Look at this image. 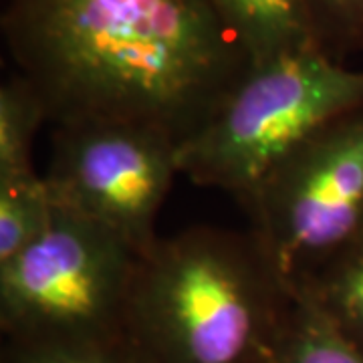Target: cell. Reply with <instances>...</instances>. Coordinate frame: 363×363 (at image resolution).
<instances>
[{
  "instance_id": "6da1fadb",
  "label": "cell",
  "mask_w": 363,
  "mask_h": 363,
  "mask_svg": "<svg viewBox=\"0 0 363 363\" xmlns=\"http://www.w3.org/2000/svg\"><path fill=\"white\" fill-rule=\"evenodd\" d=\"M0 28L55 128L123 121L184 143L250 65L210 0H2Z\"/></svg>"
},
{
  "instance_id": "7a4b0ae2",
  "label": "cell",
  "mask_w": 363,
  "mask_h": 363,
  "mask_svg": "<svg viewBox=\"0 0 363 363\" xmlns=\"http://www.w3.org/2000/svg\"><path fill=\"white\" fill-rule=\"evenodd\" d=\"M293 297L250 230L194 226L140 257L125 335L143 363H264Z\"/></svg>"
},
{
  "instance_id": "3957f363",
  "label": "cell",
  "mask_w": 363,
  "mask_h": 363,
  "mask_svg": "<svg viewBox=\"0 0 363 363\" xmlns=\"http://www.w3.org/2000/svg\"><path fill=\"white\" fill-rule=\"evenodd\" d=\"M363 105V69L317 43L250 63L208 121L178 147L180 174L242 206L301 143Z\"/></svg>"
},
{
  "instance_id": "277c9868",
  "label": "cell",
  "mask_w": 363,
  "mask_h": 363,
  "mask_svg": "<svg viewBox=\"0 0 363 363\" xmlns=\"http://www.w3.org/2000/svg\"><path fill=\"white\" fill-rule=\"evenodd\" d=\"M250 233L293 291L363 242V105L271 169L242 204Z\"/></svg>"
},
{
  "instance_id": "5b68a950",
  "label": "cell",
  "mask_w": 363,
  "mask_h": 363,
  "mask_svg": "<svg viewBox=\"0 0 363 363\" xmlns=\"http://www.w3.org/2000/svg\"><path fill=\"white\" fill-rule=\"evenodd\" d=\"M138 262L113 234L55 204L47 230L0 264L2 339L125 335Z\"/></svg>"
},
{
  "instance_id": "8992f818",
  "label": "cell",
  "mask_w": 363,
  "mask_h": 363,
  "mask_svg": "<svg viewBox=\"0 0 363 363\" xmlns=\"http://www.w3.org/2000/svg\"><path fill=\"white\" fill-rule=\"evenodd\" d=\"M178 147L164 131L93 121L57 125L45 182L57 206L113 234L138 257L157 242V216L180 174Z\"/></svg>"
},
{
  "instance_id": "52a82bcc",
  "label": "cell",
  "mask_w": 363,
  "mask_h": 363,
  "mask_svg": "<svg viewBox=\"0 0 363 363\" xmlns=\"http://www.w3.org/2000/svg\"><path fill=\"white\" fill-rule=\"evenodd\" d=\"M250 63L315 43L303 0H210Z\"/></svg>"
},
{
  "instance_id": "ba28073f",
  "label": "cell",
  "mask_w": 363,
  "mask_h": 363,
  "mask_svg": "<svg viewBox=\"0 0 363 363\" xmlns=\"http://www.w3.org/2000/svg\"><path fill=\"white\" fill-rule=\"evenodd\" d=\"M264 363H363V350L305 291L295 289L283 333Z\"/></svg>"
},
{
  "instance_id": "9c48e42d",
  "label": "cell",
  "mask_w": 363,
  "mask_h": 363,
  "mask_svg": "<svg viewBox=\"0 0 363 363\" xmlns=\"http://www.w3.org/2000/svg\"><path fill=\"white\" fill-rule=\"evenodd\" d=\"M49 121L39 95L13 73L0 85V184L30 180L35 169L33 147L40 125Z\"/></svg>"
},
{
  "instance_id": "30bf717a",
  "label": "cell",
  "mask_w": 363,
  "mask_h": 363,
  "mask_svg": "<svg viewBox=\"0 0 363 363\" xmlns=\"http://www.w3.org/2000/svg\"><path fill=\"white\" fill-rule=\"evenodd\" d=\"M347 337L363 350V242L327 262L303 285Z\"/></svg>"
},
{
  "instance_id": "8fae6325",
  "label": "cell",
  "mask_w": 363,
  "mask_h": 363,
  "mask_svg": "<svg viewBox=\"0 0 363 363\" xmlns=\"http://www.w3.org/2000/svg\"><path fill=\"white\" fill-rule=\"evenodd\" d=\"M55 202L45 176L0 184V264H6L47 230Z\"/></svg>"
},
{
  "instance_id": "7c38bea8",
  "label": "cell",
  "mask_w": 363,
  "mask_h": 363,
  "mask_svg": "<svg viewBox=\"0 0 363 363\" xmlns=\"http://www.w3.org/2000/svg\"><path fill=\"white\" fill-rule=\"evenodd\" d=\"M2 363H143L128 335L4 339Z\"/></svg>"
},
{
  "instance_id": "4fadbf2b",
  "label": "cell",
  "mask_w": 363,
  "mask_h": 363,
  "mask_svg": "<svg viewBox=\"0 0 363 363\" xmlns=\"http://www.w3.org/2000/svg\"><path fill=\"white\" fill-rule=\"evenodd\" d=\"M313 40L333 59L363 52V0H303Z\"/></svg>"
}]
</instances>
